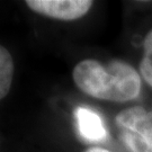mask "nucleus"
<instances>
[{
	"label": "nucleus",
	"mask_w": 152,
	"mask_h": 152,
	"mask_svg": "<svg viewBox=\"0 0 152 152\" xmlns=\"http://www.w3.org/2000/svg\"><path fill=\"white\" fill-rule=\"evenodd\" d=\"M76 86L83 94L114 103L134 100L141 92V75L122 60L103 64L97 60L80 61L72 71Z\"/></svg>",
	"instance_id": "f257e3e1"
},
{
	"label": "nucleus",
	"mask_w": 152,
	"mask_h": 152,
	"mask_svg": "<svg viewBox=\"0 0 152 152\" xmlns=\"http://www.w3.org/2000/svg\"><path fill=\"white\" fill-rule=\"evenodd\" d=\"M25 4L38 15L59 20H76L90 10V0H26Z\"/></svg>",
	"instance_id": "f03ea898"
},
{
	"label": "nucleus",
	"mask_w": 152,
	"mask_h": 152,
	"mask_svg": "<svg viewBox=\"0 0 152 152\" xmlns=\"http://www.w3.org/2000/svg\"><path fill=\"white\" fill-rule=\"evenodd\" d=\"M78 133L88 142H100L107 139L108 132L102 117L94 110L86 107H78L75 112Z\"/></svg>",
	"instance_id": "7ed1b4c3"
},
{
	"label": "nucleus",
	"mask_w": 152,
	"mask_h": 152,
	"mask_svg": "<svg viewBox=\"0 0 152 152\" xmlns=\"http://www.w3.org/2000/svg\"><path fill=\"white\" fill-rule=\"evenodd\" d=\"M115 121L123 131L152 136V110L132 106L117 114Z\"/></svg>",
	"instance_id": "20e7f679"
},
{
	"label": "nucleus",
	"mask_w": 152,
	"mask_h": 152,
	"mask_svg": "<svg viewBox=\"0 0 152 152\" xmlns=\"http://www.w3.org/2000/svg\"><path fill=\"white\" fill-rule=\"evenodd\" d=\"M15 65L9 51L0 45V100L10 90L14 79Z\"/></svg>",
	"instance_id": "39448f33"
},
{
	"label": "nucleus",
	"mask_w": 152,
	"mask_h": 152,
	"mask_svg": "<svg viewBox=\"0 0 152 152\" xmlns=\"http://www.w3.org/2000/svg\"><path fill=\"white\" fill-rule=\"evenodd\" d=\"M122 141L131 152H152V136L123 131Z\"/></svg>",
	"instance_id": "423d86ee"
},
{
	"label": "nucleus",
	"mask_w": 152,
	"mask_h": 152,
	"mask_svg": "<svg viewBox=\"0 0 152 152\" xmlns=\"http://www.w3.org/2000/svg\"><path fill=\"white\" fill-rule=\"evenodd\" d=\"M143 55L140 61V75L149 86L152 87V29L143 39Z\"/></svg>",
	"instance_id": "0eeeda50"
},
{
	"label": "nucleus",
	"mask_w": 152,
	"mask_h": 152,
	"mask_svg": "<svg viewBox=\"0 0 152 152\" xmlns=\"http://www.w3.org/2000/svg\"><path fill=\"white\" fill-rule=\"evenodd\" d=\"M83 152H112L109 151V150H107V149H103V148H89V149H87L86 151Z\"/></svg>",
	"instance_id": "6e6552de"
}]
</instances>
